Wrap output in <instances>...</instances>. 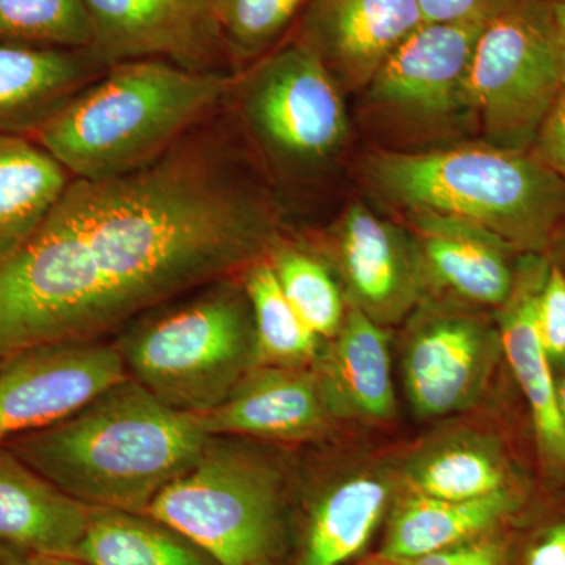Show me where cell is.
<instances>
[{"label":"cell","instance_id":"cell-1","mask_svg":"<svg viewBox=\"0 0 565 565\" xmlns=\"http://www.w3.org/2000/svg\"><path fill=\"white\" fill-rule=\"evenodd\" d=\"M215 117L139 170L71 181L85 243L125 319L241 275L281 241L274 204Z\"/></svg>","mask_w":565,"mask_h":565},{"label":"cell","instance_id":"cell-2","mask_svg":"<svg viewBox=\"0 0 565 565\" xmlns=\"http://www.w3.org/2000/svg\"><path fill=\"white\" fill-rule=\"evenodd\" d=\"M207 440L199 415L169 407L128 377L6 446L82 504L147 514Z\"/></svg>","mask_w":565,"mask_h":565},{"label":"cell","instance_id":"cell-3","mask_svg":"<svg viewBox=\"0 0 565 565\" xmlns=\"http://www.w3.org/2000/svg\"><path fill=\"white\" fill-rule=\"evenodd\" d=\"M234 74L162 58L115 63L32 137L74 180L106 181L166 154L226 106Z\"/></svg>","mask_w":565,"mask_h":565},{"label":"cell","instance_id":"cell-4","mask_svg":"<svg viewBox=\"0 0 565 565\" xmlns=\"http://www.w3.org/2000/svg\"><path fill=\"white\" fill-rule=\"evenodd\" d=\"M367 177L388 202L481 226L520 253L546 255L565 223V180L533 151L490 143L379 152Z\"/></svg>","mask_w":565,"mask_h":565},{"label":"cell","instance_id":"cell-5","mask_svg":"<svg viewBox=\"0 0 565 565\" xmlns=\"http://www.w3.org/2000/svg\"><path fill=\"white\" fill-rule=\"evenodd\" d=\"M115 345L129 377L163 404L206 414L256 366L255 322L243 281L204 286L188 302L141 319Z\"/></svg>","mask_w":565,"mask_h":565},{"label":"cell","instance_id":"cell-6","mask_svg":"<svg viewBox=\"0 0 565 565\" xmlns=\"http://www.w3.org/2000/svg\"><path fill=\"white\" fill-rule=\"evenodd\" d=\"M125 321L66 189L39 232L0 258V366L44 345L99 340Z\"/></svg>","mask_w":565,"mask_h":565},{"label":"cell","instance_id":"cell-7","mask_svg":"<svg viewBox=\"0 0 565 565\" xmlns=\"http://www.w3.org/2000/svg\"><path fill=\"white\" fill-rule=\"evenodd\" d=\"M280 500L281 475L274 463L226 437H210L147 515L217 565H266L280 544Z\"/></svg>","mask_w":565,"mask_h":565},{"label":"cell","instance_id":"cell-8","mask_svg":"<svg viewBox=\"0 0 565 565\" xmlns=\"http://www.w3.org/2000/svg\"><path fill=\"white\" fill-rule=\"evenodd\" d=\"M340 85L313 51L291 40L234 73L226 106L274 169L313 173L348 136Z\"/></svg>","mask_w":565,"mask_h":565},{"label":"cell","instance_id":"cell-9","mask_svg":"<svg viewBox=\"0 0 565 565\" xmlns=\"http://www.w3.org/2000/svg\"><path fill=\"white\" fill-rule=\"evenodd\" d=\"M565 87L552 3L515 0L487 21L467 77V102L487 143L530 151Z\"/></svg>","mask_w":565,"mask_h":565},{"label":"cell","instance_id":"cell-10","mask_svg":"<svg viewBox=\"0 0 565 565\" xmlns=\"http://www.w3.org/2000/svg\"><path fill=\"white\" fill-rule=\"evenodd\" d=\"M482 22H423L367 84V106L385 120L430 131L471 114L467 77Z\"/></svg>","mask_w":565,"mask_h":565},{"label":"cell","instance_id":"cell-11","mask_svg":"<svg viewBox=\"0 0 565 565\" xmlns=\"http://www.w3.org/2000/svg\"><path fill=\"white\" fill-rule=\"evenodd\" d=\"M117 345H44L0 366V445L73 415L128 379Z\"/></svg>","mask_w":565,"mask_h":565},{"label":"cell","instance_id":"cell-12","mask_svg":"<svg viewBox=\"0 0 565 565\" xmlns=\"http://www.w3.org/2000/svg\"><path fill=\"white\" fill-rule=\"evenodd\" d=\"M92 50L107 65L162 58L196 73H230L215 0H84Z\"/></svg>","mask_w":565,"mask_h":565},{"label":"cell","instance_id":"cell-13","mask_svg":"<svg viewBox=\"0 0 565 565\" xmlns=\"http://www.w3.org/2000/svg\"><path fill=\"white\" fill-rule=\"evenodd\" d=\"M546 255L523 253L514 289L500 308L501 351L526 403L537 462L550 486L565 482V426L556 397V375L537 332V297L548 269Z\"/></svg>","mask_w":565,"mask_h":565},{"label":"cell","instance_id":"cell-14","mask_svg":"<svg viewBox=\"0 0 565 565\" xmlns=\"http://www.w3.org/2000/svg\"><path fill=\"white\" fill-rule=\"evenodd\" d=\"M423 22L418 0H310L294 40L318 55L341 90H359Z\"/></svg>","mask_w":565,"mask_h":565},{"label":"cell","instance_id":"cell-15","mask_svg":"<svg viewBox=\"0 0 565 565\" xmlns=\"http://www.w3.org/2000/svg\"><path fill=\"white\" fill-rule=\"evenodd\" d=\"M210 437L307 441L323 437L334 415L315 371L255 366L225 401L199 415Z\"/></svg>","mask_w":565,"mask_h":565},{"label":"cell","instance_id":"cell-16","mask_svg":"<svg viewBox=\"0 0 565 565\" xmlns=\"http://www.w3.org/2000/svg\"><path fill=\"white\" fill-rule=\"evenodd\" d=\"M338 258L352 307L381 326L399 321L418 299L422 256L396 226L362 204L349 207L340 223Z\"/></svg>","mask_w":565,"mask_h":565},{"label":"cell","instance_id":"cell-17","mask_svg":"<svg viewBox=\"0 0 565 565\" xmlns=\"http://www.w3.org/2000/svg\"><path fill=\"white\" fill-rule=\"evenodd\" d=\"M500 334L471 318L444 315L416 330L405 353V386L419 415L463 407L484 381Z\"/></svg>","mask_w":565,"mask_h":565},{"label":"cell","instance_id":"cell-18","mask_svg":"<svg viewBox=\"0 0 565 565\" xmlns=\"http://www.w3.org/2000/svg\"><path fill=\"white\" fill-rule=\"evenodd\" d=\"M109 66L92 47L0 43V134L32 139Z\"/></svg>","mask_w":565,"mask_h":565},{"label":"cell","instance_id":"cell-19","mask_svg":"<svg viewBox=\"0 0 565 565\" xmlns=\"http://www.w3.org/2000/svg\"><path fill=\"white\" fill-rule=\"evenodd\" d=\"M424 270L467 302L501 308L514 289L523 253L481 226L411 211Z\"/></svg>","mask_w":565,"mask_h":565},{"label":"cell","instance_id":"cell-20","mask_svg":"<svg viewBox=\"0 0 565 565\" xmlns=\"http://www.w3.org/2000/svg\"><path fill=\"white\" fill-rule=\"evenodd\" d=\"M534 494L505 490L470 501H448L411 492L394 508L382 557L404 563L519 525L530 514Z\"/></svg>","mask_w":565,"mask_h":565},{"label":"cell","instance_id":"cell-21","mask_svg":"<svg viewBox=\"0 0 565 565\" xmlns=\"http://www.w3.org/2000/svg\"><path fill=\"white\" fill-rule=\"evenodd\" d=\"M88 511L0 445V542L25 555L74 556Z\"/></svg>","mask_w":565,"mask_h":565},{"label":"cell","instance_id":"cell-22","mask_svg":"<svg viewBox=\"0 0 565 565\" xmlns=\"http://www.w3.org/2000/svg\"><path fill=\"white\" fill-rule=\"evenodd\" d=\"M315 373L334 416L386 422L396 414L388 340L381 323L359 308L345 310Z\"/></svg>","mask_w":565,"mask_h":565},{"label":"cell","instance_id":"cell-23","mask_svg":"<svg viewBox=\"0 0 565 565\" xmlns=\"http://www.w3.org/2000/svg\"><path fill=\"white\" fill-rule=\"evenodd\" d=\"M73 180L31 137L0 134V258L39 232Z\"/></svg>","mask_w":565,"mask_h":565},{"label":"cell","instance_id":"cell-24","mask_svg":"<svg viewBox=\"0 0 565 565\" xmlns=\"http://www.w3.org/2000/svg\"><path fill=\"white\" fill-rule=\"evenodd\" d=\"M411 492L448 501H470L516 490L534 494L533 482L523 476L490 438H457L426 449L408 463Z\"/></svg>","mask_w":565,"mask_h":565},{"label":"cell","instance_id":"cell-25","mask_svg":"<svg viewBox=\"0 0 565 565\" xmlns=\"http://www.w3.org/2000/svg\"><path fill=\"white\" fill-rule=\"evenodd\" d=\"M388 481L360 475L338 482L319 498L299 565H343L359 555L381 523L388 504Z\"/></svg>","mask_w":565,"mask_h":565},{"label":"cell","instance_id":"cell-26","mask_svg":"<svg viewBox=\"0 0 565 565\" xmlns=\"http://www.w3.org/2000/svg\"><path fill=\"white\" fill-rule=\"evenodd\" d=\"M74 556L90 565H217L150 515L107 508H90Z\"/></svg>","mask_w":565,"mask_h":565},{"label":"cell","instance_id":"cell-27","mask_svg":"<svg viewBox=\"0 0 565 565\" xmlns=\"http://www.w3.org/2000/svg\"><path fill=\"white\" fill-rule=\"evenodd\" d=\"M241 275L255 322L256 366L305 367L315 362L321 338L286 299L267 258Z\"/></svg>","mask_w":565,"mask_h":565},{"label":"cell","instance_id":"cell-28","mask_svg":"<svg viewBox=\"0 0 565 565\" xmlns=\"http://www.w3.org/2000/svg\"><path fill=\"white\" fill-rule=\"evenodd\" d=\"M267 262L286 299L321 340H332L343 326V294L326 266L302 248L275 245Z\"/></svg>","mask_w":565,"mask_h":565},{"label":"cell","instance_id":"cell-29","mask_svg":"<svg viewBox=\"0 0 565 565\" xmlns=\"http://www.w3.org/2000/svg\"><path fill=\"white\" fill-rule=\"evenodd\" d=\"M310 0H215L226 57L236 70L273 51Z\"/></svg>","mask_w":565,"mask_h":565},{"label":"cell","instance_id":"cell-30","mask_svg":"<svg viewBox=\"0 0 565 565\" xmlns=\"http://www.w3.org/2000/svg\"><path fill=\"white\" fill-rule=\"evenodd\" d=\"M0 43L92 47L84 0H0Z\"/></svg>","mask_w":565,"mask_h":565},{"label":"cell","instance_id":"cell-31","mask_svg":"<svg viewBox=\"0 0 565 565\" xmlns=\"http://www.w3.org/2000/svg\"><path fill=\"white\" fill-rule=\"evenodd\" d=\"M522 534L511 527L427 553L401 565H519Z\"/></svg>","mask_w":565,"mask_h":565},{"label":"cell","instance_id":"cell-32","mask_svg":"<svg viewBox=\"0 0 565 565\" xmlns=\"http://www.w3.org/2000/svg\"><path fill=\"white\" fill-rule=\"evenodd\" d=\"M537 332L556 375L565 367V275L552 262L539 291Z\"/></svg>","mask_w":565,"mask_h":565},{"label":"cell","instance_id":"cell-33","mask_svg":"<svg viewBox=\"0 0 565 565\" xmlns=\"http://www.w3.org/2000/svg\"><path fill=\"white\" fill-rule=\"evenodd\" d=\"M522 535L519 565H565V501L541 512V520Z\"/></svg>","mask_w":565,"mask_h":565},{"label":"cell","instance_id":"cell-34","mask_svg":"<svg viewBox=\"0 0 565 565\" xmlns=\"http://www.w3.org/2000/svg\"><path fill=\"white\" fill-rule=\"evenodd\" d=\"M515 0H418L424 22H482L500 14Z\"/></svg>","mask_w":565,"mask_h":565},{"label":"cell","instance_id":"cell-35","mask_svg":"<svg viewBox=\"0 0 565 565\" xmlns=\"http://www.w3.org/2000/svg\"><path fill=\"white\" fill-rule=\"evenodd\" d=\"M531 151L565 180V87L542 122Z\"/></svg>","mask_w":565,"mask_h":565},{"label":"cell","instance_id":"cell-36","mask_svg":"<svg viewBox=\"0 0 565 565\" xmlns=\"http://www.w3.org/2000/svg\"><path fill=\"white\" fill-rule=\"evenodd\" d=\"M546 258L555 264L556 267H559L561 273L565 275V223L561 226L552 245H550Z\"/></svg>","mask_w":565,"mask_h":565},{"label":"cell","instance_id":"cell-37","mask_svg":"<svg viewBox=\"0 0 565 565\" xmlns=\"http://www.w3.org/2000/svg\"><path fill=\"white\" fill-rule=\"evenodd\" d=\"M25 565H90L76 556L28 555Z\"/></svg>","mask_w":565,"mask_h":565},{"label":"cell","instance_id":"cell-38","mask_svg":"<svg viewBox=\"0 0 565 565\" xmlns=\"http://www.w3.org/2000/svg\"><path fill=\"white\" fill-rule=\"evenodd\" d=\"M25 553L0 542V565H25Z\"/></svg>","mask_w":565,"mask_h":565},{"label":"cell","instance_id":"cell-39","mask_svg":"<svg viewBox=\"0 0 565 565\" xmlns=\"http://www.w3.org/2000/svg\"><path fill=\"white\" fill-rule=\"evenodd\" d=\"M553 20H555L557 36L565 55V0L552 3Z\"/></svg>","mask_w":565,"mask_h":565},{"label":"cell","instance_id":"cell-40","mask_svg":"<svg viewBox=\"0 0 565 565\" xmlns=\"http://www.w3.org/2000/svg\"><path fill=\"white\" fill-rule=\"evenodd\" d=\"M556 397L557 407H559L561 418L565 426V367L556 374Z\"/></svg>","mask_w":565,"mask_h":565},{"label":"cell","instance_id":"cell-41","mask_svg":"<svg viewBox=\"0 0 565 565\" xmlns=\"http://www.w3.org/2000/svg\"><path fill=\"white\" fill-rule=\"evenodd\" d=\"M539 2L557 3V2H563V0H539Z\"/></svg>","mask_w":565,"mask_h":565}]
</instances>
